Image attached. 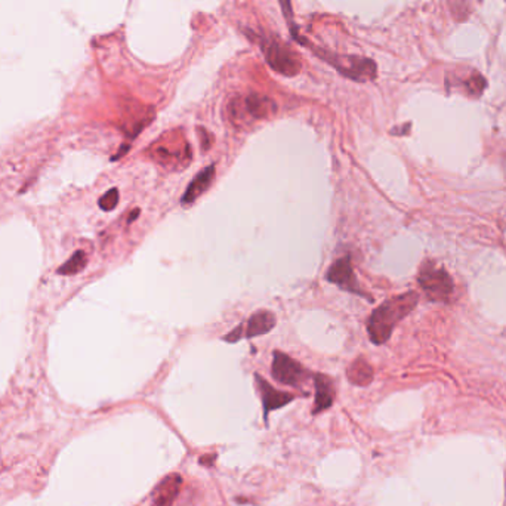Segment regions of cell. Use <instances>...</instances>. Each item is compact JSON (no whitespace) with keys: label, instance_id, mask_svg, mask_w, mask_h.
<instances>
[{"label":"cell","instance_id":"cell-1","mask_svg":"<svg viewBox=\"0 0 506 506\" xmlns=\"http://www.w3.org/2000/svg\"><path fill=\"white\" fill-rule=\"evenodd\" d=\"M418 302L416 292H406L380 303L368 320V333L375 345H382L391 338L395 326L416 308Z\"/></svg>","mask_w":506,"mask_h":506},{"label":"cell","instance_id":"cell-2","mask_svg":"<svg viewBox=\"0 0 506 506\" xmlns=\"http://www.w3.org/2000/svg\"><path fill=\"white\" fill-rule=\"evenodd\" d=\"M230 118L236 126L248 123L249 120H265L277 113L274 99L258 92L246 96L233 98L228 104Z\"/></svg>","mask_w":506,"mask_h":506},{"label":"cell","instance_id":"cell-3","mask_svg":"<svg viewBox=\"0 0 506 506\" xmlns=\"http://www.w3.org/2000/svg\"><path fill=\"white\" fill-rule=\"evenodd\" d=\"M418 281L428 299L434 302H449L455 290V283L450 274L444 268H438L430 260L423 262Z\"/></svg>","mask_w":506,"mask_h":506},{"label":"cell","instance_id":"cell-4","mask_svg":"<svg viewBox=\"0 0 506 506\" xmlns=\"http://www.w3.org/2000/svg\"><path fill=\"white\" fill-rule=\"evenodd\" d=\"M321 59H325L328 64L335 67L342 76H345L354 82H370L378 74L375 61L361 56H345L335 55L329 52H318Z\"/></svg>","mask_w":506,"mask_h":506},{"label":"cell","instance_id":"cell-5","mask_svg":"<svg viewBox=\"0 0 506 506\" xmlns=\"http://www.w3.org/2000/svg\"><path fill=\"white\" fill-rule=\"evenodd\" d=\"M262 52L265 55L268 66L286 77L299 74L302 63L298 54L278 39H265L262 42Z\"/></svg>","mask_w":506,"mask_h":506},{"label":"cell","instance_id":"cell-6","mask_svg":"<svg viewBox=\"0 0 506 506\" xmlns=\"http://www.w3.org/2000/svg\"><path fill=\"white\" fill-rule=\"evenodd\" d=\"M271 373L278 383L293 388H302L308 380L314 379V373L281 351H274L273 354Z\"/></svg>","mask_w":506,"mask_h":506},{"label":"cell","instance_id":"cell-7","mask_svg":"<svg viewBox=\"0 0 506 506\" xmlns=\"http://www.w3.org/2000/svg\"><path fill=\"white\" fill-rule=\"evenodd\" d=\"M275 315L271 311H258L249 317L246 323H240V325L227 333L222 340L234 343L240 339H251L256 336H262L270 333L275 328Z\"/></svg>","mask_w":506,"mask_h":506},{"label":"cell","instance_id":"cell-8","mask_svg":"<svg viewBox=\"0 0 506 506\" xmlns=\"http://www.w3.org/2000/svg\"><path fill=\"white\" fill-rule=\"evenodd\" d=\"M326 280L342 290L372 299L366 292L361 289L360 283L357 281L350 256H343L340 259H336L326 273Z\"/></svg>","mask_w":506,"mask_h":506},{"label":"cell","instance_id":"cell-9","mask_svg":"<svg viewBox=\"0 0 506 506\" xmlns=\"http://www.w3.org/2000/svg\"><path fill=\"white\" fill-rule=\"evenodd\" d=\"M256 387L262 400V410H264V422L268 423V416L273 410L281 409L288 406L289 403H292L296 395L290 394V393H285L280 391L277 388H274L270 382H267L264 378L256 375Z\"/></svg>","mask_w":506,"mask_h":506},{"label":"cell","instance_id":"cell-10","mask_svg":"<svg viewBox=\"0 0 506 506\" xmlns=\"http://www.w3.org/2000/svg\"><path fill=\"white\" fill-rule=\"evenodd\" d=\"M182 485L179 474H171L161 480L151 493V506H172Z\"/></svg>","mask_w":506,"mask_h":506},{"label":"cell","instance_id":"cell-11","mask_svg":"<svg viewBox=\"0 0 506 506\" xmlns=\"http://www.w3.org/2000/svg\"><path fill=\"white\" fill-rule=\"evenodd\" d=\"M314 388H315V398H314V409L313 415H318L332 408L335 401V383L333 380L321 373H314Z\"/></svg>","mask_w":506,"mask_h":506},{"label":"cell","instance_id":"cell-12","mask_svg":"<svg viewBox=\"0 0 506 506\" xmlns=\"http://www.w3.org/2000/svg\"><path fill=\"white\" fill-rule=\"evenodd\" d=\"M213 179H215V165H211V166H208L205 169H201L194 176V179L190 182V186L187 187L184 196H182V198H181V203L186 205V206L194 203V201L201 194L209 190Z\"/></svg>","mask_w":506,"mask_h":506},{"label":"cell","instance_id":"cell-13","mask_svg":"<svg viewBox=\"0 0 506 506\" xmlns=\"http://www.w3.org/2000/svg\"><path fill=\"white\" fill-rule=\"evenodd\" d=\"M347 378L357 387H368L373 380V368L369 361L363 357H358L351 363V366L347 370Z\"/></svg>","mask_w":506,"mask_h":506},{"label":"cell","instance_id":"cell-14","mask_svg":"<svg viewBox=\"0 0 506 506\" xmlns=\"http://www.w3.org/2000/svg\"><path fill=\"white\" fill-rule=\"evenodd\" d=\"M88 264V256L84 251H77L67 262H64L63 267L58 270V274L61 275H74L85 270Z\"/></svg>","mask_w":506,"mask_h":506},{"label":"cell","instance_id":"cell-15","mask_svg":"<svg viewBox=\"0 0 506 506\" xmlns=\"http://www.w3.org/2000/svg\"><path fill=\"white\" fill-rule=\"evenodd\" d=\"M487 86V82H485V79L475 73L472 77H470L467 82H465V89L472 96H480L482 93V91Z\"/></svg>","mask_w":506,"mask_h":506},{"label":"cell","instance_id":"cell-16","mask_svg":"<svg viewBox=\"0 0 506 506\" xmlns=\"http://www.w3.org/2000/svg\"><path fill=\"white\" fill-rule=\"evenodd\" d=\"M117 203H118V190L117 188L108 190L98 201L99 208L103 209V211H106V212L113 211L117 206Z\"/></svg>","mask_w":506,"mask_h":506},{"label":"cell","instance_id":"cell-17","mask_svg":"<svg viewBox=\"0 0 506 506\" xmlns=\"http://www.w3.org/2000/svg\"><path fill=\"white\" fill-rule=\"evenodd\" d=\"M138 215H139V209H136L135 212H132V215H131V218H129V224H131V222H132L133 219H136Z\"/></svg>","mask_w":506,"mask_h":506}]
</instances>
